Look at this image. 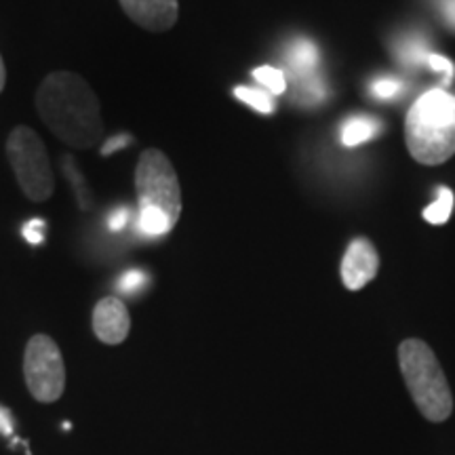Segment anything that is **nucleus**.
Returning <instances> with one entry per match:
<instances>
[{"label":"nucleus","instance_id":"nucleus-1","mask_svg":"<svg viewBox=\"0 0 455 455\" xmlns=\"http://www.w3.org/2000/svg\"><path fill=\"white\" fill-rule=\"evenodd\" d=\"M36 110L57 140L76 150H91L104 133L95 91L74 72H53L36 91Z\"/></svg>","mask_w":455,"mask_h":455},{"label":"nucleus","instance_id":"nucleus-2","mask_svg":"<svg viewBox=\"0 0 455 455\" xmlns=\"http://www.w3.org/2000/svg\"><path fill=\"white\" fill-rule=\"evenodd\" d=\"M135 190L141 235L150 238L169 235L181 215V188L173 164L161 150L150 148L140 155Z\"/></svg>","mask_w":455,"mask_h":455},{"label":"nucleus","instance_id":"nucleus-3","mask_svg":"<svg viewBox=\"0 0 455 455\" xmlns=\"http://www.w3.org/2000/svg\"><path fill=\"white\" fill-rule=\"evenodd\" d=\"M405 140L418 163H447L455 155V95L432 89L415 100L405 118Z\"/></svg>","mask_w":455,"mask_h":455},{"label":"nucleus","instance_id":"nucleus-4","mask_svg":"<svg viewBox=\"0 0 455 455\" xmlns=\"http://www.w3.org/2000/svg\"><path fill=\"white\" fill-rule=\"evenodd\" d=\"M398 363L415 405L430 422H445L453 411V396L435 352L422 339H405Z\"/></svg>","mask_w":455,"mask_h":455},{"label":"nucleus","instance_id":"nucleus-5","mask_svg":"<svg viewBox=\"0 0 455 455\" xmlns=\"http://www.w3.org/2000/svg\"><path fill=\"white\" fill-rule=\"evenodd\" d=\"M7 156L17 184L32 203H44L55 190V178L43 140L30 127H15L7 140Z\"/></svg>","mask_w":455,"mask_h":455},{"label":"nucleus","instance_id":"nucleus-6","mask_svg":"<svg viewBox=\"0 0 455 455\" xmlns=\"http://www.w3.org/2000/svg\"><path fill=\"white\" fill-rule=\"evenodd\" d=\"M24 378L38 403H55L66 388V365L60 346L49 335H32L24 355Z\"/></svg>","mask_w":455,"mask_h":455},{"label":"nucleus","instance_id":"nucleus-7","mask_svg":"<svg viewBox=\"0 0 455 455\" xmlns=\"http://www.w3.org/2000/svg\"><path fill=\"white\" fill-rule=\"evenodd\" d=\"M379 268L378 251L367 238H356L346 249L344 259H341V281L350 291H358L371 283Z\"/></svg>","mask_w":455,"mask_h":455},{"label":"nucleus","instance_id":"nucleus-8","mask_svg":"<svg viewBox=\"0 0 455 455\" xmlns=\"http://www.w3.org/2000/svg\"><path fill=\"white\" fill-rule=\"evenodd\" d=\"M121 7L131 21L148 32H167L180 15L178 0H121Z\"/></svg>","mask_w":455,"mask_h":455},{"label":"nucleus","instance_id":"nucleus-9","mask_svg":"<svg viewBox=\"0 0 455 455\" xmlns=\"http://www.w3.org/2000/svg\"><path fill=\"white\" fill-rule=\"evenodd\" d=\"M93 331L104 344H123L131 331V316L127 306L118 298L100 299L93 310Z\"/></svg>","mask_w":455,"mask_h":455},{"label":"nucleus","instance_id":"nucleus-10","mask_svg":"<svg viewBox=\"0 0 455 455\" xmlns=\"http://www.w3.org/2000/svg\"><path fill=\"white\" fill-rule=\"evenodd\" d=\"M382 124L375 116L369 114H355L348 121L341 124V144L346 148H355L373 140L379 133Z\"/></svg>","mask_w":455,"mask_h":455},{"label":"nucleus","instance_id":"nucleus-11","mask_svg":"<svg viewBox=\"0 0 455 455\" xmlns=\"http://www.w3.org/2000/svg\"><path fill=\"white\" fill-rule=\"evenodd\" d=\"M289 64L298 74V81H315V70L318 68V49L308 41L295 43L289 49Z\"/></svg>","mask_w":455,"mask_h":455},{"label":"nucleus","instance_id":"nucleus-12","mask_svg":"<svg viewBox=\"0 0 455 455\" xmlns=\"http://www.w3.org/2000/svg\"><path fill=\"white\" fill-rule=\"evenodd\" d=\"M235 98L244 101L247 106H251L253 110H258L259 114L275 112V95H270L268 91L253 89V87H236Z\"/></svg>","mask_w":455,"mask_h":455},{"label":"nucleus","instance_id":"nucleus-13","mask_svg":"<svg viewBox=\"0 0 455 455\" xmlns=\"http://www.w3.org/2000/svg\"><path fill=\"white\" fill-rule=\"evenodd\" d=\"M453 192L449 188H441L439 190V198L430 204V207L424 209V220L428 224H445V221L451 218V209H453Z\"/></svg>","mask_w":455,"mask_h":455},{"label":"nucleus","instance_id":"nucleus-14","mask_svg":"<svg viewBox=\"0 0 455 455\" xmlns=\"http://www.w3.org/2000/svg\"><path fill=\"white\" fill-rule=\"evenodd\" d=\"M253 78L261 84V87L268 91L270 95H283L284 91H287V78H284V72L278 70L275 66L255 68Z\"/></svg>","mask_w":455,"mask_h":455},{"label":"nucleus","instance_id":"nucleus-15","mask_svg":"<svg viewBox=\"0 0 455 455\" xmlns=\"http://www.w3.org/2000/svg\"><path fill=\"white\" fill-rule=\"evenodd\" d=\"M398 55H401L403 64H422L428 60V47L419 38H407L405 43L398 47Z\"/></svg>","mask_w":455,"mask_h":455},{"label":"nucleus","instance_id":"nucleus-16","mask_svg":"<svg viewBox=\"0 0 455 455\" xmlns=\"http://www.w3.org/2000/svg\"><path fill=\"white\" fill-rule=\"evenodd\" d=\"M403 87H405V84L398 81V78H379V81H375L371 84V91L378 100H395L401 95Z\"/></svg>","mask_w":455,"mask_h":455},{"label":"nucleus","instance_id":"nucleus-17","mask_svg":"<svg viewBox=\"0 0 455 455\" xmlns=\"http://www.w3.org/2000/svg\"><path fill=\"white\" fill-rule=\"evenodd\" d=\"M426 64H428V66L432 68V70L443 72V83H445V84L451 83V78H453V74H455L453 61H449L447 57H443V55L430 53L428 60H426Z\"/></svg>","mask_w":455,"mask_h":455},{"label":"nucleus","instance_id":"nucleus-18","mask_svg":"<svg viewBox=\"0 0 455 455\" xmlns=\"http://www.w3.org/2000/svg\"><path fill=\"white\" fill-rule=\"evenodd\" d=\"M146 281H148V276L144 275V272L131 270V272H127V275L121 276V281H118V287H121L123 291L133 293V291H138L141 284H146Z\"/></svg>","mask_w":455,"mask_h":455},{"label":"nucleus","instance_id":"nucleus-19","mask_svg":"<svg viewBox=\"0 0 455 455\" xmlns=\"http://www.w3.org/2000/svg\"><path fill=\"white\" fill-rule=\"evenodd\" d=\"M44 230H47V224H44L43 220H32V221H28L24 228V236L32 244H38V243H43Z\"/></svg>","mask_w":455,"mask_h":455},{"label":"nucleus","instance_id":"nucleus-20","mask_svg":"<svg viewBox=\"0 0 455 455\" xmlns=\"http://www.w3.org/2000/svg\"><path fill=\"white\" fill-rule=\"evenodd\" d=\"M441 13L451 30H455V0H441Z\"/></svg>","mask_w":455,"mask_h":455},{"label":"nucleus","instance_id":"nucleus-21","mask_svg":"<svg viewBox=\"0 0 455 455\" xmlns=\"http://www.w3.org/2000/svg\"><path fill=\"white\" fill-rule=\"evenodd\" d=\"M0 430H3L4 435H11V418L4 409H0Z\"/></svg>","mask_w":455,"mask_h":455},{"label":"nucleus","instance_id":"nucleus-22","mask_svg":"<svg viewBox=\"0 0 455 455\" xmlns=\"http://www.w3.org/2000/svg\"><path fill=\"white\" fill-rule=\"evenodd\" d=\"M124 221H127V213L121 212V213L114 215V218L110 220V228H112V230H123Z\"/></svg>","mask_w":455,"mask_h":455},{"label":"nucleus","instance_id":"nucleus-23","mask_svg":"<svg viewBox=\"0 0 455 455\" xmlns=\"http://www.w3.org/2000/svg\"><path fill=\"white\" fill-rule=\"evenodd\" d=\"M4 83H7V72H4V61L3 57H0V93H3Z\"/></svg>","mask_w":455,"mask_h":455}]
</instances>
